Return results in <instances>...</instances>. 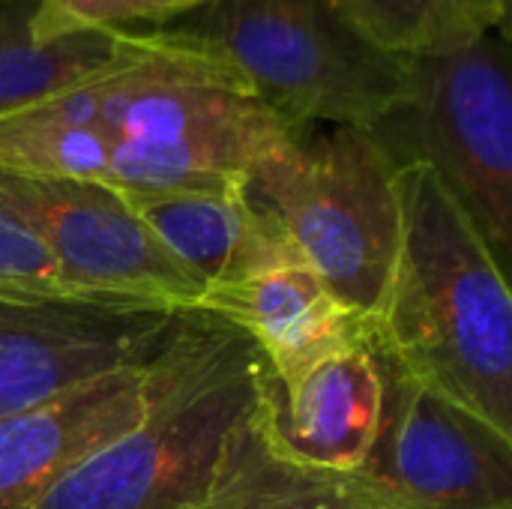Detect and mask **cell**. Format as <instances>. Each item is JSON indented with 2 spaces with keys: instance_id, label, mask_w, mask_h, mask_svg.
Returning <instances> with one entry per match:
<instances>
[{
  "instance_id": "ffe728a7",
  "label": "cell",
  "mask_w": 512,
  "mask_h": 509,
  "mask_svg": "<svg viewBox=\"0 0 512 509\" xmlns=\"http://www.w3.org/2000/svg\"><path fill=\"white\" fill-rule=\"evenodd\" d=\"M495 3H501V6H510V0H495Z\"/></svg>"
},
{
  "instance_id": "9a60e30c",
  "label": "cell",
  "mask_w": 512,
  "mask_h": 509,
  "mask_svg": "<svg viewBox=\"0 0 512 509\" xmlns=\"http://www.w3.org/2000/svg\"><path fill=\"white\" fill-rule=\"evenodd\" d=\"M93 78L0 117V171L108 183L111 138L93 120Z\"/></svg>"
},
{
  "instance_id": "8992f818",
  "label": "cell",
  "mask_w": 512,
  "mask_h": 509,
  "mask_svg": "<svg viewBox=\"0 0 512 509\" xmlns=\"http://www.w3.org/2000/svg\"><path fill=\"white\" fill-rule=\"evenodd\" d=\"M396 168L426 165L507 273L512 255L510 30L414 57L405 96L366 129Z\"/></svg>"
},
{
  "instance_id": "ba28073f",
  "label": "cell",
  "mask_w": 512,
  "mask_h": 509,
  "mask_svg": "<svg viewBox=\"0 0 512 509\" xmlns=\"http://www.w3.org/2000/svg\"><path fill=\"white\" fill-rule=\"evenodd\" d=\"M0 213L39 237L78 297L171 309H198L201 303V285L111 183L0 171Z\"/></svg>"
},
{
  "instance_id": "7c38bea8",
  "label": "cell",
  "mask_w": 512,
  "mask_h": 509,
  "mask_svg": "<svg viewBox=\"0 0 512 509\" xmlns=\"http://www.w3.org/2000/svg\"><path fill=\"white\" fill-rule=\"evenodd\" d=\"M378 420L381 369L372 342L318 363L291 390L270 378L261 402V423L276 450L303 468L333 477L363 462Z\"/></svg>"
},
{
  "instance_id": "9c48e42d",
  "label": "cell",
  "mask_w": 512,
  "mask_h": 509,
  "mask_svg": "<svg viewBox=\"0 0 512 509\" xmlns=\"http://www.w3.org/2000/svg\"><path fill=\"white\" fill-rule=\"evenodd\" d=\"M180 312L132 300L0 294V417L150 363L168 345Z\"/></svg>"
},
{
  "instance_id": "4fadbf2b",
  "label": "cell",
  "mask_w": 512,
  "mask_h": 509,
  "mask_svg": "<svg viewBox=\"0 0 512 509\" xmlns=\"http://www.w3.org/2000/svg\"><path fill=\"white\" fill-rule=\"evenodd\" d=\"M120 192L144 228L201 285V300L297 252L282 225L249 201L243 186L210 192Z\"/></svg>"
},
{
  "instance_id": "6da1fadb",
  "label": "cell",
  "mask_w": 512,
  "mask_h": 509,
  "mask_svg": "<svg viewBox=\"0 0 512 509\" xmlns=\"http://www.w3.org/2000/svg\"><path fill=\"white\" fill-rule=\"evenodd\" d=\"M399 249L378 345L417 381L512 438V297L477 225L426 165L396 171Z\"/></svg>"
},
{
  "instance_id": "30bf717a",
  "label": "cell",
  "mask_w": 512,
  "mask_h": 509,
  "mask_svg": "<svg viewBox=\"0 0 512 509\" xmlns=\"http://www.w3.org/2000/svg\"><path fill=\"white\" fill-rule=\"evenodd\" d=\"M147 369L126 366L0 417V509H39L72 468L132 429L147 405Z\"/></svg>"
},
{
  "instance_id": "5b68a950",
  "label": "cell",
  "mask_w": 512,
  "mask_h": 509,
  "mask_svg": "<svg viewBox=\"0 0 512 509\" xmlns=\"http://www.w3.org/2000/svg\"><path fill=\"white\" fill-rule=\"evenodd\" d=\"M396 165L366 129H303L246 180L303 261L375 324L399 249Z\"/></svg>"
},
{
  "instance_id": "5bb4252c",
  "label": "cell",
  "mask_w": 512,
  "mask_h": 509,
  "mask_svg": "<svg viewBox=\"0 0 512 509\" xmlns=\"http://www.w3.org/2000/svg\"><path fill=\"white\" fill-rule=\"evenodd\" d=\"M36 9L39 0H0V117L108 72L138 42L135 30H84L39 42Z\"/></svg>"
},
{
  "instance_id": "52a82bcc",
  "label": "cell",
  "mask_w": 512,
  "mask_h": 509,
  "mask_svg": "<svg viewBox=\"0 0 512 509\" xmlns=\"http://www.w3.org/2000/svg\"><path fill=\"white\" fill-rule=\"evenodd\" d=\"M381 420L339 483L363 509H512V438L405 372L372 336Z\"/></svg>"
},
{
  "instance_id": "7a4b0ae2",
  "label": "cell",
  "mask_w": 512,
  "mask_h": 509,
  "mask_svg": "<svg viewBox=\"0 0 512 509\" xmlns=\"http://www.w3.org/2000/svg\"><path fill=\"white\" fill-rule=\"evenodd\" d=\"M267 381L237 324L183 309L150 360L141 420L72 468L39 509H192L258 414Z\"/></svg>"
},
{
  "instance_id": "d6986e66",
  "label": "cell",
  "mask_w": 512,
  "mask_h": 509,
  "mask_svg": "<svg viewBox=\"0 0 512 509\" xmlns=\"http://www.w3.org/2000/svg\"><path fill=\"white\" fill-rule=\"evenodd\" d=\"M0 294L21 297H78L66 288L54 258L12 216L0 213Z\"/></svg>"
},
{
  "instance_id": "8fae6325",
  "label": "cell",
  "mask_w": 512,
  "mask_h": 509,
  "mask_svg": "<svg viewBox=\"0 0 512 509\" xmlns=\"http://www.w3.org/2000/svg\"><path fill=\"white\" fill-rule=\"evenodd\" d=\"M198 309L237 324L258 345L270 378L282 390L372 336V321L345 306L300 252L204 294Z\"/></svg>"
},
{
  "instance_id": "e0dca14e",
  "label": "cell",
  "mask_w": 512,
  "mask_h": 509,
  "mask_svg": "<svg viewBox=\"0 0 512 509\" xmlns=\"http://www.w3.org/2000/svg\"><path fill=\"white\" fill-rule=\"evenodd\" d=\"M375 48L393 57L450 54L489 30L510 27V6L495 0H330Z\"/></svg>"
},
{
  "instance_id": "277c9868",
  "label": "cell",
  "mask_w": 512,
  "mask_h": 509,
  "mask_svg": "<svg viewBox=\"0 0 512 509\" xmlns=\"http://www.w3.org/2000/svg\"><path fill=\"white\" fill-rule=\"evenodd\" d=\"M159 33L231 66L297 132L369 129L408 90L411 60L375 48L330 0H210Z\"/></svg>"
},
{
  "instance_id": "2e32d148",
  "label": "cell",
  "mask_w": 512,
  "mask_h": 509,
  "mask_svg": "<svg viewBox=\"0 0 512 509\" xmlns=\"http://www.w3.org/2000/svg\"><path fill=\"white\" fill-rule=\"evenodd\" d=\"M264 402V399H261ZM192 509H363L333 474L282 456L258 414L237 435L222 471Z\"/></svg>"
},
{
  "instance_id": "ac0fdd59",
  "label": "cell",
  "mask_w": 512,
  "mask_h": 509,
  "mask_svg": "<svg viewBox=\"0 0 512 509\" xmlns=\"http://www.w3.org/2000/svg\"><path fill=\"white\" fill-rule=\"evenodd\" d=\"M210 0H39L33 33L39 42H54L84 30H159L201 9Z\"/></svg>"
},
{
  "instance_id": "3957f363",
  "label": "cell",
  "mask_w": 512,
  "mask_h": 509,
  "mask_svg": "<svg viewBox=\"0 0 512 509\" xmlns=\"http://www.w3.org/2000/svg\"><path fill=\"white\" fill-rule=\"evenodd\" d=\"M135 36V48L90 84L93 120L111 138L114 189H240L300 135L222 60L159 30Z\"/></svg>"
}]
</instances>
